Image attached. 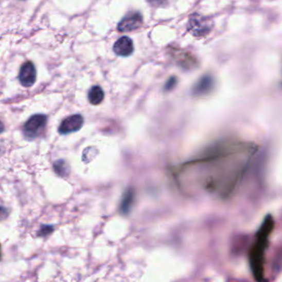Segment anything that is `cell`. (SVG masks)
I'll list each match as a JSON object with an SVG mask.
<instances>
[{
  "label": "cell",
  "instance_id": "obj_1",
  "mask_svg": "<svg viewBox=\"0 0 282 282\" xmlns=\"http://www.w3.org/2000/svg\"><path fill=\"white\" fill-rule=\"evenodd\" d=\"M257 146L242 140L220 141L184 166L195 192L226 198L236 189L249 170Z\"/></svg>",
  "mask_w": 282,
  "mask_h": 282
},
{
  "label": "cell",
  "instance_id": "obj_2",
  "mask_svg": "<svg viewBox=\"0 0 282 282\" xmlns=\"http://www.w3.org/2000/svg\"><path fill=\"white\" fill-rule=\"evenodd\" d=\"M213 23L208 17L199 13L190 15L188 22V31L195 36H204L210 31Z\"/></svg>",
  "mask_w": 282,
  "mask_h": 282
},
{
  "label": "cell",
  "instance_id": "obj_3",
  "mask_svg": "<svg viewBox=\"0 0 282 282\" xmlns=\"http://www.w3.org/2000/svg\"><path fill=\"white\" fill-rule=\"evenodd\" d=\"M46 124V116L42 114L32 116L23 126L24 134L30 138H36L44 130Z\"/></svg>",
  "mask_w": 282,
  "mask_h": 282
},
{
  "label": "cell",
  "instance_id": "obj_4",
  "mask_svg": "<svg viewBox=\"0 0 282 282\" xmlns=\"http://www.w3.org/2000/svg\"><path fill=\"white\" fill-rule=\"evenodd\" d=\"M144 17L138 12H131L128 13L118 23V30L121 32H129L134 31L141 27Z\"/></svg>",
  "mask_w": 282,
  "mask_h": 282
},
{
  "label": "cell",
  "instance_id": "obj_5",
  "mask_svg": "<svg viewBox=\"0 0 282 282\" xmlns=\"http://www.w3.org/2000/svg\"><path fill=\"white\" fill-rule=\"evenodd\" d=\"M19 82L25 88L32 87L37 80V70L33 63L27 61L20 68Z\"/></svg>",
  "mask_w": 282,
  "mask_h": 282
},
{
  "label": "cell",
  "instance_id": "obj_6",
  "mask_svg": "<svg viewBox=\"0 0 282 282\" xmlns=\"http://www.w3.org/2000/svg\"><path fill=\"white\" fill-rule=\"evenodd\" d=\"M83 124H84V118L80 114L69 116L61 122L58 131L61 135L70 134L73 132L80 130L83 126Z\"/></svg>",
  "mask_w": 282,
  "mask_h": 282
},
{
  "label": "cell",
  "instance_id": "obj_7",
  "mask_svg": "<svg viewBox=\"0 0 282 282\" xmlns=\"http://www.w3.org/2000/svg\"><path fill=\"white\" fill-rule=\"evenodd\" d=\"M114 51L117 55L127 57L133 54L134 46L132 39L129 36H122L114 45Z\"/></svg>",
  "mask_w": 282,
  "mask_h": 282
},
{
  "label": "cell",
  "instance_id": "obj_8",
  "mask_svg": "<svg viewBox=\"0 0 282 282\" xmlns=\"http://www.w3.org/2000/svg\"><path fill=\"white\" fill-rule=\"evenodd\" d=\"M104 99V92L100 86H93L89 91L88 99L92 105L100 104Z\"/></svg>",
  "mask_w": 282,
  "mask_h": 282
},
{
  "label": "cell",
  "instance_id": "obj_9",
  "mask_svg": "<svg viewBox=\"0 0 282 282\" xmlns=\"http://www.w3.org/2000/svg\"><path fill=\"white\" fill-rule=\"evenodd\" d=\"M133 201V193L129 191L128 193H125V197L122 199V204H121L120 211L122 214H128L131 210V206Z\"/></svg>",
  "mask_w": 282,
  "mask_h": 282
},
{
  "label": "cell",
  "instance_id": "obj_10",
  "mask_svg": "<svg viewBox=\"0 0 282 282\" xmlns=\"http://www.w3.org/2000/svg\"><path fill=\"white\" fill-rule=\"evenodd\" d=\"M53 228L51 226H42V230H40L41 235H46L52 232Z\"/></svg>",
  "mask_w": 282,
  "mask_h": 282
},
{
  "label": "cell",
  "instance_id": "obj_11",
  "mask_svg": "<svg viewBox=\"0 0 282 282\" xmlns=\"http://www.w3.org/2000/svg\"><path fill=\"white\" fill-rule=\"evenodd\" d=\"M165 1H166V0H148V2L152 5H154V6L162 5Z\"/></svg>",
  "mask_w": 282,
  "mask_h": 282
}]
</instances>
